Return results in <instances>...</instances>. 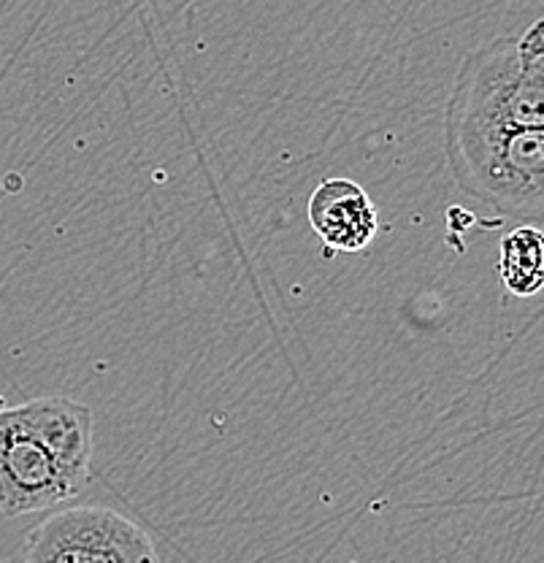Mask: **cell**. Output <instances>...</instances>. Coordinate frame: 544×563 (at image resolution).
I'll return each mask as SVG.
<instances>
[{
	"instance_id": "2",
	"label": "cell",
	"mask_w": 544,
	"mask_h": 563,
	"mask_svg": "<svg viewBox=\"0 0 544 563\" xmlns=\"http://www.w3.org/2000/svg\"><path fill=\"white\" fill-rule=\"evenodd\" d=\"M455 181L477 201L507 217H540L544 198V128L444 125Z\"/></svg>"
},
{
	"instance_id": "7",
	"label": "cell",
	"mask_w": 544,
	"mask_h": 563,
	"mask_svg": "<svg viewBox=\"0 0 544 563\" xmlns=\"http://www.w3.org/2000/svg\"><path fill=\"white\" fill-rule=\"evenodd\" d=\"M501 282L509 292L531 298L544 285V239L540 228H518L501 242Z\"/></svg>"
},
{
	"instance_id": "4",
	"label": "cell",
	"mask_w": 544,
	"mask_h": 563,
	"mask_svg": "<svg viewBox=\"0 0 544 563\" xmlns=\"http://www.w3.org/2000/svg\"><path fill=\"white\" fill-rule=\"evenodd\" d=\"M66 498L49 450L20 409L0 407V515L5 520L41 512Z\"/></svg>"
},
{
	"instance_id": "1",
	"label": "cell",
	"mask_w": 544,
	"mask_h": 563,
	"mask_svg": "<svg viewBox=\"0 0 544 563\" xmlns=\"http://www.w3.org/2000/svg\"><path fill=\"white\" fill-rule=\"evenodd\" d=\"M444 125L544 128V38L536 20L520 38L504 35L466 55Z\"/></svg>"
},
{
	"instance_id": "3",
	"label": "cell",
	"mask_w": 544,
	"mask_h": 563,
	"mask_svg": "<svg viewBox=\"0 0 544 563\" xmlns=\"http://www.w3.org/2000/svg\"><path fill=\"white\" fill-rule=\"evenodd\" d=\"M33 563H133L157 561L152 537L111 507H74L49 515L33 528L27 544Z\"/></svg>"
},
{
	"instance_id": "6",
	"label": "cell",
	"mask_w": 544,
	"mask_h": 563,
	"mask_svg": "<svg viewBox=\"0 0 544 563\" xmlns=\"http://www.w3.org/2000/svg\"><path fill=\"white\" fill-rule=\"evenodd\" d=\"M309 225L336 252H358L377 236V209L360 185L325 179L309 198Z\"/></svg>"
},
{
	"instance_id": "5",
	"label": "cell",
	"mask_w": 544,
	"mask_h": 563,
	"mask_svg": "<svg viewBox=\"0 0 544 563\" xmlns=\"http://www.w3.org/2000/svg\"><path fill=\"white\" fill-rule=\"evenodd\" d=\"M20 415L49 450L66 498L79 496L90 483L92 412L71 398L46 396L20 404Z\"/></svg>"
}]
</instances>
